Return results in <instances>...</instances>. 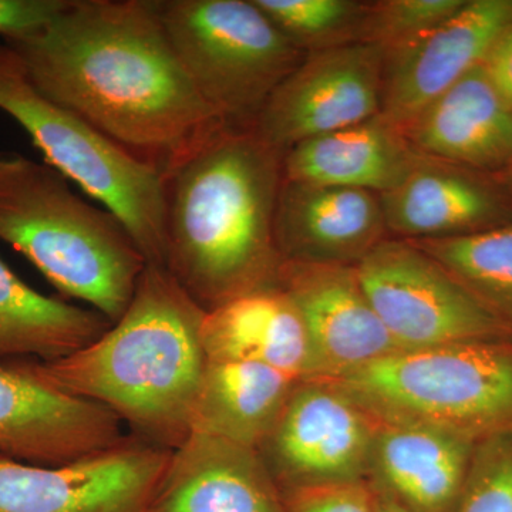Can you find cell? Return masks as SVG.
Here are the masks:
<instances>
[{"instance_id": "29", "label": "cell", "mask_w": 512, "mask_h": 512, "mask_svg": "<svg viewBox=\"0 0 512 512\" xmlns=\"http://www.w3.org/2000/svg\"><path fill=\"white\" fill-rule=\"evenodd\" d=\"M69 0H0V37L23 39L49 25Z\"/></svg>"}, {"instance_id": "1", "label": "cell", "mask_w": 512, "mask_h": 512, "mask_svg": "<svg viewBox=\"0 0 512 512\" xmlns=\"http://www.w3.org/2000/svg\"><path fill=\"white\" fill-rule=\"evenodd\" d=\"M3 43L43 96L165 178L227 127L181 66L156 0H69L39 32Z\"/></svg>"}, {"instance_id": "10", "label": "cell", "mask_w": 512, "mask_h": 512, "mask_svg": "<svg viewBox=\"0 0 512 512\" xmlns=\"http://www.w3.org/2000/svg\"><path fill=\"white\" fill-rule=\"evenodd\" d=\"M383 69L384 49L370 43L306 53L259 114L256 133L285 154L302 141L379 116Z\"/></svg>"}, {"instance_id": "14", "label": "cell", "mask_w": 512, "mask_h": 512, "mask_svg": "<svg viewBox=\"0 0 512 512\" xmlns=\"http://www.w3.org/2000/svg\"><path fill=\"white\" fill-rule=\"evenodd\" d=\"M278 285L301 313L318 379L348 375L403 349L370 305L355 266L284 261Z\"/></svg>"}, {"instance_id": "2", "label": "cell", "mask_w": 512, "mask_h": 512, "mask_svg": "<svg viewBox=\"0 0 512 512\" xmlns=\"http://www.w3.org/2000/svg\"><path fill=\"white\" fill-rule=\"evenodd\" d=\"M284 156L254 127H224L167 175L165 268L204 311L278 286Z\"/></svg>"}, {"instance_id": "21", "label": "cell", "mask_w": 512, "mask_h": 512, "mask_svg": "<svg viewBox=\"0 0 512 512\" xmlns=\"http://www.w3.org/2000/svg\"><path fill=\"white\" fill-rule=\"evenodd\" d=\"M426 157L382 114L296 144L284 156L285 180L383 194L406 180Z\"/></svg>"}, {"instance_id": "13", "label": "cell", "mask_w": 512, "mask_h": 512, "mask_svg": "<svg viewBox=\"0 0 512 512\" xmlns=\"http://www.w3.org/2000/svg\"><path fill=\"white\" fill-rule=\"evenodd\" d=\"M511 26L512 0H467L436 29L384 50L380 114L403 133L431 103L484 64Z\"/></svg>"}, {"instance_id": "19", "label": "cell", "mask_w": 512, "mask_h": 512, "mask_svg": "<svg viewBox=\"0 0 512 512\" xmlns=\"http://www.w3.org/2000/svg\"><path fill=\"white\" fill-rule=\"evenodd\" d=\"M201 339L210 362L261 363L298 380L316 376L301 313L279 285L245 293L205 312Z\"/></svg>"}, {"instance_id": "28", "label": "cell", "mask_w": 512, "mask_h": 512, "mask_svg": "<svg viewBox=\"0 0 512 512\" xmlns=\"http://www.w3.org/2000/svg\"><path fill=\"white\" fill-rule=\"evenodd\" d=\"M288 512H377L370 480L299 485L282 490Z\"/></svg>"}, {"instance_id": "11", "label": "cell", "mask_w": 512, "mask_h": 512, "mask_svg": "<svg viewBox=\"0 0 512 512\" xmlns=\"http://www.w3.org/2000/svg\"><path fill=\"white\" fill-rule=\"evenodd\" d=\"M170 456L131 436L66 466L0 460V512H147Z\"/></svg>"}, {"instance_id": "3", "label": "cell", "mask_w": 512, "mask_h": 512, "mask_svg": "<svg viewBox=\"0 0 512 512\" xmlns=\"http://www.w3.org/2000/svg\"><path fill=\"white\" fill-rule=\"evenodd\" d=\"M205 312L167 268L147 264L126 312L99 339L52 362H20L40 382L106 407L138 439L173 451L190 437L208 365Z\"/></svg>"}, {"instance_id": "7", "label": "cell", "mask_w": 512, "mask_h": 512, "mask_svg": "<svg viewBox=\"0 0 512 512\" xmlns=\"http://www.w3.org/2000/svg\"><path fill=\"white\" fill-rule=\"evenodd\" d=\"M175 55L227 127L252 128L305 59L254 0H156Z\"/></svg>"}, {"instance_id": "24", "label": "cell", "mask_w": 512, "mask_h": 512, "mask_svg": "<svg viewBox=\"0 0 512 512\" xmlns=\"http://www.w3.org/2000/svg\"><path fill=\"white\" fill-rule=\"evenodd\" d=\"M409 242L512 326V222L461 237Z\"/></svg>"}, {"instance_id": "17", "label": "cell", "mask_w": 512, "mask_h": 512, "mask_svg": "<svg viewBox=\"0 0 512 512\" xmlns=\"http://www.w3.org/2000/svg\"><path fill=\"white\" fill-rule=\"evenodd\" d=\"M375 420L369 480L412 512L456 511L478 440Z\"/></svg>"}, {"instance_id": "20", "label": "cell", "mask_w": 512, "mask_h": 512, "mask_svg": "<svg viewBox=\"0 0 512 512\" xmlns=\"http://www.w3.org/2000/svg\"><path fill=\"white\" fill-rule=\"evenodd\" d=\"M379 197L386 229L406 241L461 237L510 220L493 188L427 157L403 183Z\"/></svg>"}, {"instance_id": "9", "label": "cell", "mask_w": 512, "mask_h": 512, "mask_svg": "<svg viewBox=\"0 0 512 512\" xmlns=\"http://www.w3.org/2000/svg\"><path fill=\"white\" fill-rule=\"evenodd\" d=\"M376 420L329 380L295 387L259 453L281 490L369 480Z\"/></svg>"}, {"instance_id": "23", "label": "cell", "mask_w": 512, "mask_h": 512, "mask_svg": "<svg viewBox=\"0 0 512 512\" xmlns=\"http://www.w3.org/2000/svg\"><path fill=\"white\" fill-rule=\"evenodd\" d=\"M113 323L30 288L0 258V362L62 359L99 339Z\"/></svg>"}, {"instance_id": "5", "label": "cell", "mask_w": 512, "mask_h": 512, "mask_svg": "<svg viewBox=\"0 0 512 512\" xmlns=\"http://www.w3.org/2000/svg\"><path fill=\"white\" fill-rule=\"evenodd\" d=\"M325 380L387 423L474 440L512 429V340L397 350Z\"/></svg>"}, {"instance_id": "16", "label": "cell", "mask_w": 512, "mask_h": 512, "mask_svg": "<svg viewBox=\"0 0 512 512\" xmlns=\"http://www.w3.org/2000/svg\"><path fill=\"white\" fill-rule=\"evenodd\" d=\"M384 231L376 192L282 181L275 241L284 261L356 266L384 241Z\"/></svg>"}, {"instance_id": "26", "label": "cell", "mask_w": 512, "mask_h": 512, "mask_svg": "<svg viewBox=\"0 0 512 512\" xmlns=\"http://www.w3.org/2000/svg\"><path fill=\"white\" fill-rule=\"evenodd\" d=\"M467 0H384L366 5L357 42L394 49L446 22Z\"/></svg>"}, {"instance_id": "12", "label": "cell", "mask_w": 512, "mask_h": 512, "mask_svg": "<svg viewBox=\"0 0 512 512\" xmlns=\"http://www.w3.org/2000/svg\"><path fill=\"white\" fill-rule=\"evenodd\" d=\"M126 437L106 407L47 386L20 359L0 362V460L66 466Z\"/></svg>"}, {"instance_id": "15", "label": "cell", "mask_w": 512, "mask_h": 512, "mask_svg": "<svg viewBox=\"0 0 512 512\" xmlns=\"http://www.w3.org/2000/svg\"><path fill=\"white\" fill-rule=\"evenodd\" d=\"M147 512H288L256 448L191 433L171 451Z\"/></svg>"}, {"instance_id": "31", "label": "cell", "mask_w": 512, "mask_h": 512, "mask_svg": "<svg viewBox=\"0 0 512 512\" xmlns=\"http://www.w3.org/2000/svg\"><path fill=\"white\" fill-rule=\"evenodd\" d=\"M373 487H375L377 495V512H412L383 488L377 487L375 484Z\"/></svg>"}, {"instance_id": "32", "label": "cell", "mask_w": 512, "mask_h": 512, "mask_svg": "<svg viewBox=\"0 0 512 512\" xmlns=\"http://www.w3.org/2000/svg\"><path fill=\"white\" fill-rule=\"evenodd\" d=\"M508 183H510V187L512 188V164L510 167V171H508Z\"/></svg>"}, {"instance_id": "6", "label": "cell", "mask_w": 512, "mask_h": 512, "mask_svg": "<svg viewBox=\"0 0 512 512\" xmlns=\"http://www.w3.org/2000/svg\"><path fill=\"white\" fill-rule=\"evenodd\" d=\"M0 110L12 117L45 163L119 218L147 264L165 268V185L154 165L138 160L30 82L22 59L0 42Z\"/></svg>"}, {"instance_id": "18", "label": "cell", "mask_w": 512, "mask_h": 512, "mask_svg": "<svg viewBox=\"0 0 512 512\" xmlns=\"http://www.w3.org/2000/svg\"><path fill=\"white\" fill-rule=\"evenodd\" d=\"M423 157L471 168L512 164V110L484 64L458 80L403 131Z\"/></svg>"}, {"instance_id": "27", "label": "cell", "mask_w": 512, "mask_h": 512, "mask_svg": "<svg viewBox=\"0 0 512 512\" xmlns=\"http://www.w3.org/2000/svg\"><path fill=\"white\" fill-rule=\"evenodd\" d=\"M454 512H512V429L477 441Z\"/></svg>"}, {"instance_id": "22", "label": "cell", "mask_w": 512, "mask_h": 512, "mask_svg": "<svg viewBox=\"0 0 512 512\" xmlns=\"http://www.w3.org/2000/svg\"><path fill=\"white\" fill-rule=\"evenodd\" d=\"M299 382L261 363L208 360L191 433L261 450Z\"/></svg>"}, {"instance_id": "30", "label": "cell", "mask_w": 512, "mask_h": 512, "mask_svg": "<svg viewBox=\"0 0 512 512\" xmlns=\"http://www.w3.org/2000/svg\"><path fill=\"white\" fill-rule=\"evenodd\" d=\"M484 67L495 89L512 110V26L497 40Z\"/></svg>"}, {"instance_id": "8", "label": "cell", "mask_w": 512, "mask_h": 512, "mask_svg": "<svg viewBox=\"0 0 512 512\" xmlns=\"http://www.w3.org/2000/svg\"><path fill=\"white\" fill-rule=\"evenodd\" d=\"M355 268L370 305L403 349L512 340L511 325L406 239H384Z\"/></svg>"}, {"instance_id": "4", "label": "cell", "mask_w": 512, "mask_h": 512, "mask_svg": "<svg viewBox=\"0 0 512 512\" xmlns=\"http://www.w3.org/2000/svg\"><path fill=\"white\" fill-rule=\"evenodd\" d=\"M0 239L57 291L111 323L124 315L147 261L116 215L80 198L46 163L0 150Z\"/></svg>"}, {"instance_id": "25", "label": "cell", "mask_w": 512, "mask_h": 512, "mask_svg": "<svg viewBox=\"0 0 512 512\" xmlns=\"http://www.w3.org/2000/svg\"><path fill=\"white\" fill-rule=\"evenodd\" d=\"M305 53L356 43L367 3L350 0H254Z\"/></svg>"}]
</instances>
